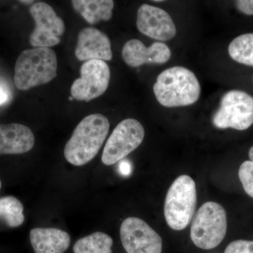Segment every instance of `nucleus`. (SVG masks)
I'll return each mask as SVG.
<instances>
[{
  "mask_svg": "<svg viewBox=\"0 0 253 253\" xmlns=\"http://www.w3.org/2000/svg\"><path fill=\"white\" fill-rule=\"evenodd\" d=\"M108 118L102 114L89 115L76 126L64 148L66 161L73 166L90 162L99 153L109 131Z\"/></svg>",
  "mask_w": 253,
  "mask_h": 253,
  "instance_id": "1",
  "label": "nucleus"
},
{
  "mask_svg": "<svg viewBox=\"0 0 253 253\" xmlns=\"http://www.w3.org/2000/svg\"><path fill=\"white\" fill-rule=\"evenodd\" d=\"M154 92L165 107H180L195 104L201 96V86L192 71L183 66H174L158 76Z\"/></svg>",
  "mask_w": 253,
  "mask_h": 253,
  "instance_id": "2",
  "label": "nucleus"
},
{
  "mask_svg": "<svg viewBox=\"0 0 253 253\" xmlns=\"http://www.w3.org/2000/svg\"><path fill=\"white\" fill-rule=\"evenodd\" d=\"M57 57L51 48L35 47L24 50L15 65L14 84L26 91L49 83L56 78Z\"/></svg>",
  "mask_w": 253,
  "mask_h": 253,
  "instance_id": "3",
  "label": "nucleus"
},
{
  "mask_svg": "<svg viewBox=\"0 0 253 253\" xmlns=\"http://www.w3.org/2000/svg\"><path fill=\"white\" fill-rule=\"evenodd\" d=\"M197 202L196 183L191 176L181 175L172 183L166 195L164 215L173 230L185 229L194 218Z\"/></svg>",
  "mask_w": 253,
  "mask_h": 253,
  "instance_id": "4",
  "label": "nucleus"
},
{
  "mask_svg": "<svg viewBox=\"0 0 253 253\" xmlns=\"http://www.w3.org/2000/svg\"><path fill=\"white\" fill-rule=\"evenodd\" d=\"M227 219L224 208L209 201L199 208L191 226V241L199 249H215L225 237Z\"/></svg>",
  "mask_w": 253,
  "mask_h": 253,
  "instance_id": "5",
  "label": "nucleus"
},
{
  "mask_svg": "<svg viewBox=\"0 0 253 253\" xmlns=\"http://www.w3.org/2000/svg\"><path fill=\"white\" fill-rule=\"evenodd\" d=\"M212 123L218 129H249L253 124V96L243 91H228L221 98Z\"/></svg>",
  "mask_w": 253,
  "mask_h": 253,
  "instance_id": "6",
  "label": "nucleus"
},
{
  "mask_svg": "<svg viewBox=\"0 0 253 253\" xmlns=\"http://www.w3.org/2000/svg\"><path fill=\"white\" fill-rule=\"evenodd\" d=\"M145 136L144 126L132 118L121 121L109 136L101 161L106 166H112L121 161L140 146Z\"/></svg>",
  "mask_w": 253,
  "mask_h": 253,
  "instance_id": "7",
  "label": "nucleus"
},
{
  "mask_svg": "<svg viewBox=\"0 0 253 253\" xmlns=\"http://www.w3.org/2000/svg\"><path fill=\"white\" fill-rule=\"evenodd\" d=\"M29 11L36 24L29 38L31 46L50 48L59 44L66 26L54 9L47 3L38 1L32 4Z\"/></svg>",
  "mask_w": 253,
  "mask_h": 253,
  "instance_id": "8",
  "label": "nucleus"
},
{
  "mask_svg": "<svg viewBox=\"0 0 253 253\" xmlns=\"http://www.w3.org/2000/svg\"><path fill=\"white\" fill-rule=\"evenodd\" d=\"M110 79L111 71L104 61H84L81 68V78L73 82L71 86V96L86 102L96 99L107 90Z\"/></svg>",
  "mask_w": 253,
  "mask_h": 253,
  "instance_id": "9",
  "label": "nucleus"
},
{
  "mask_svg": "<svg viewBox=\"0 0 253 253\" xmlns=\"http://www.w3.org/2000/svg\"><path fill=\"white\" fill-rule=\"evenodd\" d=\"M120 234L126 253H162L161 236L140 218L131 217L125 219Z\"/></svg>",
  "mask_w": 253,
  "mask_h": 253,
  "instance_id": "10",
  "label": "nucleus"
},
{
  "mask_svg": "<svg viewBox=\"0 0 253 253\" xmlns=\"http://www.w3.org/2000/svg\"><path fill=\"white\" fill-rule=\"evenodd\" d=\"M136 27L145 36L168 41L176 36L175 25L167 11L151 5H141L137 11Z\"/></svg>",
  "mask_w": 253,
  "mask_h": 253,
  "instance_id": "11",
  "label": "nucleus"
},
{
  "mask_svg": "<svg viewBox=\"0 0 253 253\" xmlns=\"http://www.w3.org/2000/svg\"><path fill=\"white\" fill-rule=\"evenodd\" d=\"M75 54L81 61H110L113 58L111 41L109 37L96 28H84L78 34Z\"/></svg>",
  "mask_w": 253,
  "mask_h": 253,
  "instance_id": "12",
  "label": "nucleus"
},
{
  "mask_svg": "<svg viewBox=\"0 0 253 253\" xmlns=\"http://www.w3.org/2000/svg\"><path fill=\"white\" fill-rule=\"evenodd\" d=\"M122 56L128 66L135 68L144 63L163 64L168 62L171 57V51L165 43L154 42L148 47L139 40L132 39L126 42L123 46Z\"/></svg>",
  "mask_w": 253,
  "mask_h": 253,
  "instance_id": "13",
  "label": "nucleus"
},
{
  "mask_svg": "<svg viewBox=\"0 0 253 253\" xmlns=\"http://www.w3.org/2000/svg\"><path fill=\"white\" fill-rule=\"evenodd\" d=\"M34 144V134L28 126L18 123L0 124V155L25 154Z\"/></svg>",
  "mask_w": 253,
  "mask_h": 253,
  "instance_id": "14",
  "label": "nucleus"
},
{
  "mask_svg": "<svg viewBox=\"0 0 253 253\" xmlns=\"http://www.w3.org/2000/svg\"><path fill=\"white\" fill-rule=\"evenodd\" d=\"M30 240L36 253H64L71 244L69 234L56 228H35Z\"/></svg>",
  "mask_w": 253,
  "mask_h": 253,
  "instance_id": "15",
  "label": "nucleus"
},
{
  "mask_svg": "<svg viewBox=\"0 0 253 253\" xmlns=\"http://www.w3.org/2000/svg\"><path fill=\"white\" fill-rule=\"evenodd\" d=\"M71 4L75 11L89 24L109 21L113 16L112 0H73Z\"/></svg>",
  "mask_w": 253,
  "mask_h": 253,
  "instance_id": "16",
  "label": "nucleus"
},
{
  "mask_svg": "<svg viewBox=\"0 0 253 253\" xmlns=\"http://www.w3.org/2000/svg\"><path fill=\"white\" fill-rule=\"evenodd\" d=\"M113 241L103 232H95L78 240L73 246L74 253H112Z\"/></svg>",
  "mask_w": 253,
  "mask_h": 253,
  "instance_id": "17",
  "label": "nucleus"
},
{
  "mask_svg": "<svg viewBox=\"0 0 253 253\" xmlns=\"http://www.w3.org/2000/svg\"><path fill=\"white\" fill-rule=\"evenodd\" d=\"M229 54L236 62L253 66V33L236 38L229 44Z\"/></svg>",
  "mask_w": 253,
  "mask_h": 253,
  "instance_id": "18",
  "label": "nucleus"
},
{
  "mask_svg": "<svg viewBox=\"0 0 253 253\" xmlns=\"http://www.w3.org/2000/svg\"><path fill=\"white\" fill-rule=\"evenodd\" d=\"M0 218L10 227H18L24 222L23 206L14 196L0 198Z\"/></svg>",
  "mask_w": 253,
  "mask_h": 253,
  "instance_id": "19",
  "label": "nucleus"
},
{
  "mask_svg": "<svg viewBox=\"0 0 253 253\" xmlns=\"http://www.w3.org/2000/svg\"><path fill=\"white\" fill-rule=\"evenodd\" d=\"M240 181L246 194L253 199V162L245 161L239 168Z\"/></svg>",
  "mask_w": 253,
  "mask_h": 253,
  "instance_id": "20",
  "label": "nucleus"
},
{
  "mask_svg": "<svg viewBox=\"0 0 253 253\" xmlns=\"http://www.w3.org/2000/svg\"><path fill=\"white\" fill-rule=\"evenodd\" d=\"M224 253H253V241L237 240L228 245Z\"/></svg>",
  "mask_w": 253,
  "mask_h": 253,
  "instance_id": "21",
  "label": "nucleus"
},
{
  "mask_svg": "<svg viewBox=\"0 0 253 253\" xmlns=\"http://www.w3.org/2000/svg\"><path fill=\"white\" fill-rule=\"evenodd\" d=\"M236 7L246 15H253V0H239L235 1Z\"/></svg>",
  "mask_w": 253,
  "mask_h": 253,
  "instance_id": "22",
  "label": "nucleus"
},
{
  "mask_svg": "<svg viewBox=\"0 0 253 253\" xmlns=\"http://www.w3.org/2000/svg\"><path fill=\"white\" fill-rule=\"evenodd\" d=\"M120 172L122 173L123 175H129L131 172V167L129 166V163L126 162V161L121 163V165H120Z\"/></svg>",
  "mask_w": 253,
  "mask_h": 253,
  "instance_id": "23",
  "label": "nucleus"
},
{
  "mask_svg": "<svg viewBox=\"0 0 253 253\" xmlns=\"http://www.w3.org/2000/svg\"><path fill=\"white\" fill-rule=\"evenodd\" d=\"M8 97H9V95L7 92L0 86V105L4 104L7 101Z\"/></svg>",
  "mask_w": 253,
  "mask_h": 253,
  "instance_id": "24",
  "label": "nucleus"
},
{
  "mask_svg": "<svg viewBox=\"0 0 253 253\" xmlns=\"http://www.w3.org/2000/svg\"><path fill=\"white\" fill-rule=\"evenodd\" d=\"M249 155L251 161L253 162V146H252V147L251 148V149H250Z\"/></svg>",
  "mask_w": 253,
  "mask_h": 253,
  "instance_id": "25",
  "label": "nucleus"
},
{
  "mask_svg": "<svg viewBox=\"0 0 253 253\" xmlns=\"http://www.w3.org/2000/svg\"><path fill=\"white\" fill-rule=\"evenodd\" d=\"M19 2L22 3V4H34L35 1H33V0H30V1H25V0H22V1H19Z\"/></svg>",
  "mask_w": 253,
  "mask_h": 253,
  "instance_id": "26",
  "label": "nucleus"
},
{
  "mask_svg": "<svg viewBox=\"0 0 253 253\" xmlns=\"http://www.w3.org/2000/svg\"><path fill=\"white\" fill-rule=\"evenodd\" d=\"M1 180H0V189H1Z\"/></svg>",
  "mask_w": 253,
  "mask_h": 253,
  "instance_id": "27",
  "label": "nucleus"
}]
</instances>
